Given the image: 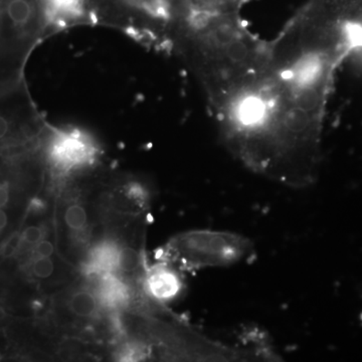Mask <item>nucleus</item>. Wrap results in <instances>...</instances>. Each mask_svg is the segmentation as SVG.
Masks as SVG:
<instances>
[{"instance_id":"nucleus-4","label":"nucleus","mask_w":362,"mask_h":362,"mask_svg":"<svg viewBox=\"0 0 362 362\" xmlns=\"http://www.w3.org/2000/svg\"><path fill=\"white\" fill-rule=\"evenodd\" d=\"M144 284L147 293L160 304L176 298L183 286L178 271L169 266L168 262L151 269Z\"/></svg>"},{"instance_id":"nucleus-1","label":"nucleus","mask_w":362,"mask_h":362,"mask_svg":"<svg viewBox=\"0 0 362 362\" xmlns=\"http://www.w3.org/2000/svg\"><path fill=\"white\" fill-rule=\"evenodd\" d=\"M362 47V0H306L275 38L253 80L216 115L244 166L292 187L320 171L335 74Z\"/></svg>"},{"instance_id":"nucleus-6","label":"nucleus","mask_w":362,"mask_h":362,"mask_svg":"<svg viewBox=\"0 0 362 362\" xmlns=\"http://www.w3.org/2000/svg\"><path fill=\"white\" fill-rule=\"evenodd\" d=\"M89 212L83 203H71L63 212V223L72 233L84 232L89 226Z\"/></svg>"},{"instance_id":"nucleus-3","label":"nucleus","mask_w":362,"mask_h":362,"mask_svg":"<svg viewBox=\"0 0 362 362\" xmlns=\"http://www.w3.org/2000/svg\"><path fill=\"white\" fill-rule=\"evenodd\" d=\"M17 165L0 157V244L22 226L33 200Z\"/></svg>"},{"instance_id":"nucleus-2","label":"nucleus","mask_w":362,"mask_h":362,"mask_svg":"<svg viewBox=\"0 0 362 362\" xmlns=\"http://www.w3.org/2000/svg\"><path fill=\"white\" fill-rule=\"evenodd\" d=\"M252 242L226 230H192L172 239L165 249L166 262L187 270L230 267L248 260Z\"/></svg>"},{"instance_id":"nucleus-5","label":"nucleus","mask_w":362,"mask_h":362,"mask_svg":"<svg viewBox=\"0 0 362 362\" xmlns=\"http://www.w3.org/2000/svg\"><path fill=\"white\" fill-rule=\"evenodd\" d=\"M99 306V299L96 294L86 290L72 294L68 301L70 312L78 318H92L98 312Z\"/></svg>"}]
</instances>
